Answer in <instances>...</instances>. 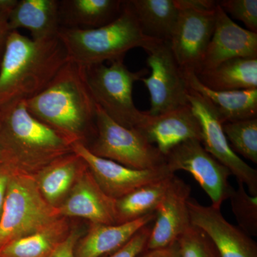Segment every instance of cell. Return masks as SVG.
I'll return each instance as SVG.
<instances>
[{"label": "cell", "instance_id": "obj_1", "mask_svg": "<svg viewBox=\"0 0 257 257\" xmlns=\"http://www.w3.org/2000/svg\"><path fill=\"white\" fill-rule=\"evenodd\" d=\"M26 104L35 118L74 143L87 146L89 135L95 136L96 103L86 67L80 64L67 60L50 84Z\"/></svg>", "mask_w": 257, "mask_h": 257}, {"label": "cell", "instance_id": "obj_2", "mask_svg": "<svg viewBox=\"0 0 257 257\" xmlns=\"http://www.w3.org/2000/svg\"><path fill=\"white\" fill-rule=\"evenodd\" d=\"M67 60L58 37L35 41L10 32L0 63V109L41 92Z\"/></svg>", "mask_w": 257, "mask_h": 257}, {"label": "cell", "instance_id": "obj_3", "mask_svg": "<svg viewBox=\"0 0 257 257\" xmlns=\"http://www.w3.org/2000/svg\"><path fill=\"white\" fill-rule=\"evenodd\" d=\"M73 142L29 111L26 101L0 109V161L35 175L51 162L73 152Z\"/></svg>", "mask_w": 257, "mask_h": 257}, {"label": "cell", "instance_id": "obj_4", "mask_svg": "<svg viewBox=\"0 0 257 257\" xmlns=\"http://www.w3.org/2000/svg\"><path fill=\"white\" fill-rule=\"evenodd\" d=\"M57 37L68 60L84 67L123 60L128 51L145 49L156 40L144 35L126 0L123 1L119 16L105 26L91 30L60 29Z\"/></svg>", "mask_w": 257, "mask_h": 257}, {"label": "cell", "instance_id": "obj_5", "mask_svg": "<svg viewBox=\"0 0 257 257\" xmlns=\"http://www.w3.org/2000/svg\"><path fill=\"white\" fill-rule=\"evenodd\" d=\"M58 208L42 197L34 175L13 170L0 219V246L60 219Z\"/></svg>", "mask_w": 257, "mask_h": 257}, {"label": "cell", "instance_id": "obj_6", "mask_svg": "<svg viewBox=\"0 0 257 257\" xmlns=\"http://www.w3.org/2000/svg\"><path fill=\"white\" fill-rule=\"evenodd\" d=\"M147 71L132 72L123 60L113 61L109 66L86 67L88 84L96 104L111 119L128 128L139 127L147 116V111L135 106L133 97L134 84L145 77Z\"/></svg>", "mask_w": 257, "mask_h": 257}, {"label": "cell", "instance_id": "obj_7", "mask_svg": "<svg viewBox=\"0 0 257 257\" xmlns=\"http://www.w3.org/2000/svg\"><path fill=\"white\" fill-rule=\"evenodd\" d=\"M87 147L96 156L135 170H151L166 164L165 156L143 134L118 124L97 104L95 136Z\"/></svg>", "mask_w": 257, "mask_h": 257}, {"label": "cell", "instance_id": "obj_8", "mask_svg": "<svg viewBox=\"0 0 257 257\" xmlns=\"http://www.w3.org/2000/svg\"><path fill=\"white\" fill-rule=\"evenodd\" d=\"M176 2L179 14L169 41L171 50L183 72L197 74L214 33L217 1Z\"/></svg>", "mask_w": 257, "mask_h": 257}, {"label": "cell", "instance_id": "obj_9", "mask_svg": "<svg viewBox=\"0 0 257 257\" xmlns=\"http://www.w3.org/2000/svg\"><path fill=\"white\" fill-rule=\"evenodd\" d=\"M151 75L143 77L150 96V116L164 114L189 105V88L182 69L177 64L169 42L154 40L144 49Z\"/></svg>", "mask_w": 257, "mask_h": 257}, {"label": "cell", "instance_id": "obj_10", "mask_svg": "<svg viewBox=\"0 0 257 257\" xmlns=\"http://www.w3.org/2000/svg\"><path fill=\"white\" fill-rule=\"evenodd\" d=\"M165 162L172 173L184 171L191 174L210 198L213 207L221 209L223 203L229 199L233 189L229 182L231 173L204 149L199 140L179 144L166 155Z\"/></svg>", "mask_w": 257, "mask_h": 257}, {"label": "cell", "instance_id": "obj_11", "mask_svg": "<svg viewBox=\"0 0 257 257\" xmlns=\"http://www.w3.org/2000/svg\"><path fill=\"white\" fill-rule=\"evenodd\" d=\"M188 101L200 124L203 147L230 171L238 183L247 187L248 194L257 196V171L240 158L230 147L223 130L224 123L215 108L210 101L190 88Z\"/></svg>", "mask_w": 257, "mask_h": 257}, {"label": "cell", "instance_id": "obj_12", "mask_svg": "<svg viewBox=\"0 0 257 257\" xmlns=\"http://www.w3.org/2000/svg\"><path fill=\"white\" fill-rule=\"evenodd\" d=\"M72 150L85 162L101 189L114 199H119L140 187L175 175L166 164L151 170L128 168L93 155L82 143H74Z\"/></svg>", "mask_w": 257, "mask_h": 257}, {"label": "cell", "instance_id": "obj_13", "mask_svg": "<svg viewBox=\"0 0 257 257\" xmlns=\"http://www.w3.org/2000/svg\"><path fill=\"white\" fill-rule=\"evenodd\" d=\"M191 224L209 236L220 257H257V244L239 226L231 224L220 209L204 206L189 198Z\"/></svg>", "mask_w": 257, "mask_h": 257}, {"label": "cell", "instance_id": "obj_14", "mask_svg": "<svg viewBox=\"0 0 257 257\" xmlns=\"http://www.w3.org/2000/svg\"><path fill=\"white\" fill-rule=\"evenodd\" d=\"M191 187L174 175L156 210L145 249H156L177 242L191 226L188 209Z\"/></svg>", "mask_w": 257, "mask_h": 257}, {"label": "cell", "instance_id": "obj_15", "mask_svg": "<svg viewBox=\"0 0 257 257\" xmlns=\"http://www.w3.org/2000/svg\"><path fill=\"white\" fill-rule=\"evenodd\" d=\"M58 209L64 217H80L94 224L116 225L115 199L101 189L87 165Z\"/></svg>", "mask_w": 257, "mask_h": 257}, {"label": "cell", "instance_id": "obj_16", "mask_svg": "<svg viewBox=\"0 0 257 257\" xmlns=\"http://www.w3.org/2000/svg\"><path fill=\"white\" fill-rule=\"evenodd\" d=\"M239 57H257V33L236 25L217 2L215 28L199 72Z\"/></svg>", "mask_w": 257, "mask_h": 257}, {"label": "cell", "instance_id": "obj_17", "mask_svg": "<svg viewBox=\"0 0 257 257\" xmlns=\"http://www.w3.org/2000/svg\"><path fill=\"white\" fill-rule=\"evenodd\" d=\"M136 130L165 157L172 149L187 140L202 142L199 120L189 104L157 116L147 114L146 119Z\"/></svg>", "mask_w": 257, "mask_h": 257}, {"label": "cell", "instance_id": "obj_18", "mask_svg": "<svg viewBox=\"0 0 257 257\" xmlns=\"http://www.w3.org/2000/svg\"><path fill=\"white\" fill-rule=\"evenodd\" d=\"M156 212L130 222L116 225L94 224L79 238L74 247V257H102L121 247L144 226L154 222Z\"/></svg>", "mask_w": 257, "mask_h": 257}, {"label": "cell", "instance_id": "obj_19", "mask_svg": "<svg viewBox=\"0 0 257 257\" xmlns=\"http://www.w3.org/2000/svg\"><path fill=\"white\" fill-rule=\"evenodd\" d=\"M8 28L10 32L27 29L35 41L57 37L60 30L59 1L18 0L8 18Z\"/></svg>", "mask_w": 257, "mask_h": 257}, {"label": "cell", "instance_id": "obj_20", "mask_svg": "<svg viewBox=\"0 0 257 257\" xmlns=\"http://www.w3.org/2000/svg\"><path fill=\"white\" fill-rule=\"evenodd\" d=\"M124 0H62L59 1L60 29L91 30L116 20Z\"/></svg>", "mask_w": 257, "mask_h": 257}, {"label": "cell", "instance_id": "obj_21", "mask_svg": "<svg viewBox=\"0 0 257 257\" xmlns=\"http://www.w3.org/2000/svg\"><path fill=\"white\" fill-rule=\"evenodd\" d=\"M189 87L208 99L223 123L257 118V89L213 90L204 86L193 72H184Z\"/></svg>", "mask_w": 257, "mask_h": 257}, {"label": "cell", "instance_id": "obj_22", "mask_svg": "<svg viewBox=\"0 0 257 257\" xmlns=\"http://www.w3.org/2000/svg\"><path fill=\"white\" fill-rule=\"evenodd\" d=\"M85 166L82 158L72 152L39 171L34 177L44 199L52 207H60Z\"/></svg>", "mask_w": 257, "mask_h": 257}, {"label": "cell", "instance_id": "obj_23", "mask_svg": "<svg viewBox=\"0 0 257 257\" xmlns=\"http://www.w3.org/2000/svg\"><path fill=\"white\" fill-rule=\"evenodd\" d=\"M144 35L170 41L179 14L176 0H126Z\"/></svg>", "mask_w": 257, "mask_h": 257}, {"label": "cell", "instance_id": "obj_24", "mask_svg": "<svg viewBox=\"0 0 257 257\" xmlns=\"http://www.w3.org/2000/svg\"><path fill=\"white\" fill-rule=\"evenodd\" d=\"M195 74L204 86L213 90L257 89V57L231 59Z\"/></svg>", "mask_w": 257, "mask_h": 257}, {"label": "cell", "instance_id": "obj_25", "mask_svg": "<svg viewBox=\"0 0 257 257\" xmlns=\"http://www.w3.org/2000/svg\"><path fill=\"white\" fill-rule=\"evenodd\" d=\"M69 232L67 218L62 216L40 231L0 246V257H47Z\"/></svg>", "mask_w": 257, "mask_h": 257}, {"label": "cell", "instance_id": "obj_26", "mask_svg": "<svg viewBox=\"0 0 257 257\" xmlns=\"http://www.w3.org/2000/svg\"><path fill=\"white\" fill-rule=\"evenodd\" d=\"M174 175L155 183L147 184L124 197L115 199L116 224L130 222L155 212Z\"/></svg>", "mask_w": 257, "mask_h": 257}, {"label": "cell", "instance_id": "obj_27", "mask_svg": "<svg viewBox=\"0 0 257 257\" xmlns=\"http://www.w3.org/2000/svg\"><path fill=\"white\" fill-rule=\"evenodd\" d=\"M223 130L235 154L257 164V118L224 123Z\"/></svg>", "mask_w": 257, "mask_h": 257}, {"label": "cell", "instance_id": "obj_28", "mask_svg": "<svg viewBox=\"0 0 257 257\" xmlns=\"http://www.w3.org/2000/svg\"><path fill=\"white\" fill-rule=\"evenodd\" d=\"M229 200L240 229L250 236H256L257 196L248 194L244 186L238 183V188H233Z\"/></svg>", "mask_w": 257, "mask_h": 257}, {"label": "cell", "instance_id": "obj_29", "mask_svg": "<svg viewBox=\"0 0 257 257\" xmlns=\"http://www.w3.org/2000/svg\"><path fill=\"white\" fill-rule=\"evenodd\" d=\"M179 257H220L202 229L191 225L178 239Z\"/></svg>", "mask_w": 257, "mask_h": 257}, {"label": "cell", "instance_id": "obj_30", "mask_svg": "<svg viewBox=\"0 0 257 257\" xmlns=\"http://www.w3.org/2000/svg\"><path fill=\"white\" fill-rule=\"evenodd\" d=\"M218 5L225 13H229L244 24L249 31L257 33L256 0H222Z\"/></svg>", "mask_w": 257, "mask_h": 257}, {"label": "cell", "instance_id": "obj_31", "mask_svg": "<svg viewBox=\"0 0 257 257\" xmlns=\"http://www.w3.org/2000/svg\"><path fill=\"white\" fill-rule=\"evenodd\" d=\"M153 223H150L139 230L121 247L102 257H138L146 248Z\"/></svg>", "mask_w": 257, "mask_h": 257}, {"label": "cell", "instance_id": "obj_32", "mask_svg": "<svg viewBox=\"0 0 257 257\" xmlns=\"http://www.w3.org/2000/svg\"><path fill=\"white\" fill-rule=\"evenodd\" d=\"M80 237L78 230H72L67 238L47 257H74V247Z\"/></svg>", "mask_w": 257, "mask_h": 257}, {"label": "cell", "instance_id": "obj_33", "mask_svg": "<svg viewBox=\"0 0 257 257\" xmlns=\"http://www.w3.org/2000/svg\"><path fill=\"white\" fill-rule=\"evenodd\" d=\"M13 170L14 169L11 166L0 161V219L4 207L8 184Z\"/></svg>", "mask_w": 257, "mask_h": 257}, {"label": "cell", "instance_id": "obj_34", "mask_svg": "<svg viewBox=\"0 0 257 257\" xmlns=\"http://www.w3.org/2000/svg\"><path fill=\"white\" fill-rule=\"evenodd\" d=\"M138 257H179L178 241L164 248L145 249Z\"/></svg>", "mask_w": 257, "mask_h": 257}, {"label": "cell", "instance_id": "obj_35", "mask_svg": "<svg viewBox=\"0 0 257 257\" xmlns=\"http://www.w3.org/2000/svg\"><path fill=\"white\" fill-rule=\"evenodd\" d=\"M10 32L8 28V17L0 14V63Z\"/></svg>", "mask_w": 257, "mask_h": 257}, {"label": "cell", "instance_id": "obj_36", "mask_svg": "<svg viewBox=\"0 0 257 257\" xmlns=\"http://www.w3.org/2000/svg\"><path fill=\"white\" fill-rule=\"evenodd\" d=\"M18 0H0V14L9 18L10 13L16 6Z\"/></svg>", "mask_w": 257, "mask_h": 257}]
</instances>
